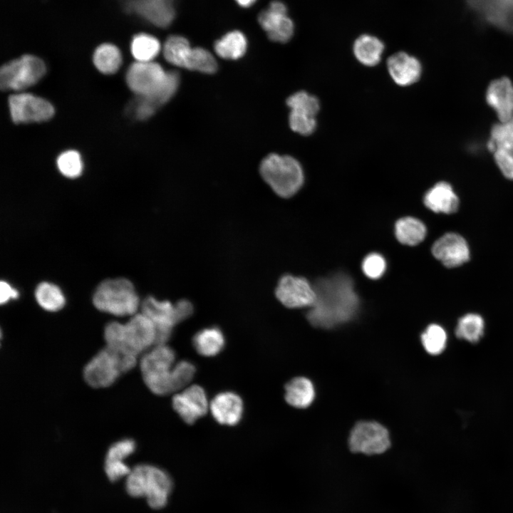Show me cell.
<instances>
[{
    "mask_svg": "<svg viewBox=\"0 0 513 513\" xmlns=\"http://www.w3.org/2000/svg\"><path fill=\"white\" fill-rule=\"evenodd\" d=\"M93 303L99 311L117 316H133L140 306L133 284L125 278L102 281L93 294Z\"/></svg>",
    "mask_w": 513,
    "mask_h": 513,
    "instance_id": "ba28073f",
    "label": "cell"
},
{
    "mask_svg": "<svg viewBox=\"0 0 513 513\" xmlns=\"http://www.w3.org/2000/svg\"><path fill=\"white\" fill-rule=\"evenodd\" d=\"M384 45L378 38L363 34L354 42L353 53L358 61L367 66H373L380 60Z\"/></svg>",
    "mask_w": 513,
    "mask_h": 513,
    "instance_id": "d4e9b609",
    "label": "cell"
},
{
    "mask_svg": "<svg viewBox=\"0 0 513 513\" xmlns=\"http://www.w3.org/2000/svg\"><path fill=\"white\" fill-rule=\"evenodd\" d=\"M314 287L316 299L307 314L313 326L330 328L348 321L356 314L359 299L348 275L338 273L320 279Z\"/></svg>",
    "mask_w": 513,
    "mask_h": 513,
    "instance_id": "6da1fadb",
    "label": "cell"
},
{
    "mask_svg": "<svg viewBox=\"0 0 513 513\" xmlns=\"http://www.w3.org/2000/svg\"><path fill=\"white\" fill-rule=\"evenodd\" d=\"M173 481L165 470L150 464H140L127 476L125 489L133 497H145L153 509L164 508L173 489Z\"/></svg>",
    "mask_w": 513,
    "mask_h": 513,
    "instance_id": "277c9868",
    "label": "cell"
},
{
    "mask_svg": "<svg viewBox=\"0 0 513 513\" xmlns=\"http://www.w3.org/2000/svg\"><path fill=\"white\" fill-rule=\"evenodd\" d=\"M426 232L425 224L420 220L411 217L400 219L395 226L397 239L406 245L418 244L425 239Z\"/></svg>",
    "mask_w": 513,
    "mask_h": 513,
    "instance_id": "83f0119b",
    "label": "cell"
},
{
    "mask_svg": "<svg viewBox=\"0 0 513 513\" xmlns=\"http://www.w3.org/2000/svg\"><path fill=\"white\" fill-rule=\"evenodd\" d=\"M237 3L242 7H249L252 6L256 0H235Z\"/></svg>",
    "mask_w": 513,
    "mask_h": 513,
    "instance_id": "ee69618b",
    "label": "cell"
},
{
    "mask_svg": "<svg viewBox=\"0 0 513 513\" xmlns=\"http://www.w3.org/2000/svg\"><path fill=\"white\" fill-rule=\"evenodd\" d=\"M137 361L138 356L106 346L86 363L83 378L93 388H107L132 370Z\"/></svg>",
    "mask_w": 513,
    "mask_h": 513,
    "instance_id": "5b68a950",
    "label": "cell"
},
{
    "mask_svg": "<svg viewBox=\"0 0 513 513\" xmlns=\"http://www.w3.org/2000/svg\"><path fill=\"white\" fill-rule=\"evenodd\" d=\"M487 145L492 152L498 149L513 152V118L492 126Z\"/></svg>",
    "mask_w": 513,
    "mask_h": 513,
    "instance_id": "d6a6232c",
    "label": "cell"
},
{
    "mask_svg": "<svg viewBox=\"0 0 513 513\" xmlns=\"http://www.w3.org/2000/svg\"><path fill=\"white\" fill-rule=\"evenodd\" d=\"M388 430L375 422H360L353 428L349 447L353 452L380 454L390 446Z\"/></svg>",
    "mask_w": 513,
    "mask_h": 513,
    "instance_id": "8fae6325",
    "label": "cell"
},
{
    "mask_svg": "<svg viewBox=\"0 0 513 513\" xmlns=\"http://www.w3.org/2000/svg\"><path fill=\"white\" fill-rule=\"evenodd\" d=\"M214 419L219 424L234 426L238 424L244 413L242 398L233 391H223L217 394L209 403Z\"/></svg>",
    "mask_w": 513,
    "mask_h": 513,
    "instance_id": "d6986e66",
    "label": "cell"
},
{
    "mask_svg": "<svg viewBox=\"0 0 513 513\" xmlns=\"http://www.w3.org/2000/svg\"><path fill=\"white\" fill-rule=\"evenodd\" d=\"M385 268L386 264L384 258L376 253L368 255L362 264L363 273L373 279L380 278L383 274Z\"/></svg>",
    "mask_w": 513,
    "mask_h": 513,
    "instance_id": "f35d334b",
    "label": "cell"
},
{
    "mask_svg": "<svg viewBox=\"0 0 513 513\" xmlns=\"http://www.w3.org/2000/svg\"><path fill=\"white\" fill-rule=\"evenodd\" d=\"M247 46L244 35L239 31H232L216 41L214 48L220 58L235 60L245 53Z\"/></svg>",
    "mask_w": 513,
    "mask_h": 513,
    "instance_id": "4316f807",
    "label": "cell"
},
{
    "mask_svg": "<svg viewBox=\"0 0 513 513\" xmlns=\"http://www.w3.org/2000/svg\"><path fill=\"white\" fill-rule=\"evenodd\" d=\"M141 309L155 326L156 345L165 344L172 335L174 326L180 323L175 304L149 296L142 303Z\"/></svg>",
    "mask_w": 513,
    "mask_h": 513,
    "instance_id": "4fadbf2b",
    "label": "cell"
},
{
    "mask_svg": "<svg viewBox=\"0 0 513 513\" xmlns=\"http://www.w3.org/2000/svg\"><path fill=\"white\" fill-rule=\"evenodd\" d=\"M130 48L136 61L150 62L158 55L161 46L158 39L153 36L139 33L133 37Z\"/></svg>",
    "mask_w": 513,
    "mask_h": 513,
    "instance_id": "4dcf8cb0",
    "label": "cell"
},
{
    "mask_svg": "<svg viewBox=\"0 0 513 513\" xmlns=\"http://www.w3.org/2000/svg\"><path fill=\"white\" fill-rule=\"evenodd\" d=\"M486 101L500 122L513 118V83L507 77L492 81L486 91Z\"/></svg>",
    "mask_w": 513,
    "mask_h": 513,
    "instance_id": "ffe728a7",
    "label": "cell"
},
{
    "mask_svg": "<svg viewBox=\"0 0 513 513\" xmlns=\"http://www.w3.org/2000/svg\"><path fill=\"white\" fill-rule=\"evenodd\" d=\"M314 395L313 384L306 378H294L285 386L286 402L297 408H305L309 406L314 400Z\"/></svg>",
    "mask_w": 513,
    "mask_h": 513,
    "instance_id": "cb8c5ba5",
    "label": "cell"
},
{
    "mask_svg": "<svg viewBox=\"0 0 513 513\" xmlns=\"http://www.w3.org/2000/svg\"><path fill=\"white\" fill-rule=\"evenodd\" d=\"M19 296L17 290L14 289L6 281H1L0 284V302L6 303L10 299H16Z\"/></svg>",
    "mask_w": 513,
    "mask_h": 513,
    "instance_id": "b9f144b4",
    "label": "cell"
},
{
    "mask_svg": "<svg viewBox=\"0 0 513 513\" xmlns=\"http://www.w3.org/2000/svg\"><path fill=\"white\" fill-rule=\"evenodd\" d=\"M279 301L288 308L311 306L316 299L314 287L304 278L286 275L276 289Z\"/></svg>",
    "mask_w": 513,
    "mask_h": 513,
    "instance_id": "2e32d148",
    "label": "cell"
},
{
    "mask_svg": "<svg viewBox=\"0 0 513 513\" xmlns=\"http://www.w3.org/2000/svg\"><path fill=\"white\" fill-rule=\"evenodd\" d=\"M8 103L11 120L16 124L45 122L55 113L49 101L28 93L12 94Z\"/></svg>",
    "mask_w": 513,
    "mask_h": 513,
    "instance_id": "30bf717a",
    "label": "cell"
},
{
    "mask_svg": "<svg viewBox=\"0 0 513 513\" xmlns=\"http://www.w3.org/2000/svg\"><path fill=\"white\" fill-rule=\"evenodd\" d=\"M131 470L124 462H105L104 470L108 480L116 482L123 477L128 476Z\"/></svg>",
    "mask_w": 513,
    "mask_h": 513,
    "instance_id": "60d3db41",
    "label": "cell"
},
{
    "mask_svg": "<svg viewBox=\"0 0 513 513\" xmlns=\"http://www.w3.org/2000/svg\"><path fill=\"white\" fill-rule=\"evenodd\" d=\"M423 202L430 210L444 214H452L459 207V198L452 187L446 182H440L425 193Z\"/></svg>",
    "mask_w": 513,
    "mask_h": 513,
    "instance_id": "7402d4cb",
    "label": "cell"
},
{
    "mask_svg": "<svg viewBox=\"0 0 513 513\" xmlns=\"http://www.w3.org/2000/svg\"><path fill=\"white\" fill-rule=\"evenodd\" d=\"M433 256L448 268L457 267L470 259L466 240L460 234L449 232L440 237L432 245Z\"/></svg>",
    "mask_w": 513,
    "mask_h": 513,
    "instance_id": "e0dca14e",
    "label": "cell"
},
{
    "mask_svg": "<svg viewBox=\"0 0 513 513\" xmlns=\"http://www.w3.org/2000/svg\"><path fill=\"white\" fill-rule=\"evenodd\" d=\"M106 346L139 356L156 345L154 323L144 314L137 313L126 323H108L104 328Z\"/></svg>",
    "mask_w": 513,
    "mask_h": 513,
    "instance_id": "3957f363",
    "label": "cell"
},
{
    "mask_svg": "<svg viewBox=\"0 0 513 513\" xmlns=\"http://www.w3.org/2000/svg\"><path fill=\"white\" fill-rule=\"evenodd\" d=\"M196 372L195 365L187 360L175 363L172 369L174 390L180 391L187 387Z\"/></svg>",
    "mask_w": 513,
    "mask_h": 513,
    "instance_id": "8d00e7d4",
    "label": "cell"
},
{
    "mask_svg": "<svg viewBox=\"0 0 513 513\" xmlns=\"http://www.w3.org/2000/svg\"><path fill=\"white\" fill-rule=\"evenodd\" d=\"M136 449L135 442L130 438L120 440L111 445L106 453L105 462H124Z\"/></svg>",
    "mask_w": 513,
    "mask_h": 513,
    "instance_id": "74e56055",
    "label": "cell"
},
{
    "mask_svg": "<svg viewBox=\"0 0 513 513\" xmlns=\"http://www.w3.org/2000/svg\"><path fill=\"white\" fill-rule=\"evenodd\" d=\"M258 21L269 38L273 41L286 43L294 34L293 21L288 16L286 6L281 1H272L268 9L261 11Z\"/></svg>",
    "mask_w": 513,
    "mask_h": 513,
    "instance_id": "9a60e30c",
    "label": "cell"
},
{
    "mask_svg": "<svg viewBox=\"0 0 513 513\" xmlns=\"http://www.w3.org/2000/svg\"><path fill=\"white\" fill-rule=\"evenodd\" d=\"M46 72L44 62L37 56L24 55L4 64L0 70L2 90L21 91L38 82Z\"/></svg>",
    "mask_w": 513,
    "mask_h": 513,
    "instance_id": "9c48e42d",
    "label": "cell"
},
{
    "mask_svg": "<svg viewBox=\"0 0 513 513\" xmlns=\"http://www.w3.org/2000/svg\"><path fill=\"white\" fill-rule=\"evenodd\" d=\"M128 11L138 14L150 23L165 28L175 18L173 0H127Z\"/></svg>",
    "mask_w": 513,
    "mask_h": 513,
    "instance_id": "ac0fdd59",
    "label": "cell"
},
{
    "mask_svg": "<svg viewBox=\"0 0 513 513\" xmlns=\"http://www.w3.org/2000/svg\"><path fill=\"white\" fill-rule=\"evenodd\" d=\"M192 49L188 40L181 36H171L163 46V55L170 63L187 68Z\"/></svg>",
    "mask_w": 513,
    "mask_h": 513,
    "instance_id": "484cf974",
    "label": "cell"
},
{
    "mask_svg": "<svg viewBox=\"0 0 513 513\" xmlns=\"http://www.w3.org/2000/svg\"><path fill=\"white\" fill-rule=\"evenodd\" d=\"M497 165L503 175L513 180V152L507 150L498 149L494 152Z\"/></svg>",
    "mask_w": 513,
    "mask_h": 513,
    "instance_id": "ab89813d",
    "label": "cell"
},
{
    "mask_svg": "<svg viewBox=\"0 0 513 513\" xmlns=\"http://www.w3.org/2000/svg\"><path fill=\"white\" fill-rule=\"evenodd\" d=\"M175 305L180 322L188 318L193 313V306L187 300H180Z\"/></svg>",
    "mask_w": 513,
    "mask_h": 513,
    "instance_id": "7bdbcfd3",
    "label": "cell"
},
{
    "mask_svg": "<svg viewBox=\"0 0 513 513\" xmlns=\"http://www.w3.org/2000/svg\"><path fill=\"white\" fill-rule=\"evenodd\" d=\"M421 340L428 353L437 355L441 353L445 348L447 334L442 326L437 324H431L423 333Z\"/></svg>",
    "mask_w": 513,
    "mask_h": 513,
    "instance_id": "836d02e7",
    "label": "cell"
},
{
    "mask_svg": "<svg viewBox=\"0 0 513 513\" xmlns=\"http://www.w3.org/2000/svg\"><path fill=\"white\" fill-rule=\"evenodd\" d=\"M172 404L180 418L189 425L203 417L209 408L207 395L198 385L187 386L176 393Z\"/></svg>",
    "mask_w": 513,
    "mask_h": 513,
    "instance_id": "5bb4252c",
    "label": "cell"
},
{
    "mask_svg": "<svg viewBox=\"0 0 513 513\" xmlns=\"http://www.w3.org/2000/svg\"><path fill=\"white\" fill-rule=\"evenodd\" d=\"M35 298L41 308L51 312L59 311L66 303L64 295L60 288L46 281L39 284L36 287Z\"/></svg>",
    "mask_w": 513,
    "mask_h": 513,
    "instance_id": "f546056e",
    "label": "cell"
},
{
    "mask_svg": "<svg viewBox=\"0 0 513 513\" xmlns=\"http://www.w3.org/2000/svg\"><path fill=\"white\" fill-rule=\"evenodd\" d=\"M175 352L166 344L155 345L146 351L140 362L142 379L154 394L165 395L175 392L172 369Z\"/></svg>",
    "mask_w": 513,
    "mask_h": 513,
    "instance_id": "8992f818",
    "label": "cell"
},
{
    "mask_svg": "<svg viewBox=\"0 0 513 513\" xmlns=\"http://www.w3.org/2000/svg\"><path fill=\"white\" fill-rule=\"evenodd\" d=\"M192 344L200 355L212 357L222 352L224 348L225 338L223 332L218 327H207L195 334Z\"/></svg>",
    "mask_w": 513,
    "mask_h": 513,
    "instance_id": "603a6c76",
    "label": "cell"
},
{
    "mask_svg": "<svg viewBox=\"0 0 513 513\" xmlns=\"http://www.w3.org/2000/svg\"><path fill=\"white\" fill-rule=\"evenodd\" d=\"M259 170L264 181L281 197L295 195L304 182L301 165L289 155H269L262 160Z\"/></svg>",
    "mask_w": 513,
    "mask_h": 513,
    "instance_id": "52a82bcc",
    "label": "cell"
},
{
    "mask_svg": "<svg viewBox=\"0 0 513 513\" xmlns=\"http://www.w3.org/2000/svg\"><path fill=\"white\" fill-rule=\"evenodd\" d=\"M286 104L291 109L289 120L291 130L303 135L311 134L316 127L318 100L305 91H299L288 98Z\"/></svg>",
    "mask_w": 513,
    "mask_h": 513,
    "instance_id": "7c38bea8",
    "label": "cell"
},
{
    "mask_svg": "<svg viewBox=\"0 0 513 513\" xmlns=\"http://www.w3.org/2000/svg\"><path fill=\"white\" fill-rule=\"evenodd\" d=\"M484 328V320L479 314H467L459 319L455 334L459 338L477 343L483 336Z\"/></svg>",
    "mask_w": 513,
    "mask_h": 513,
    "instance_id": "1f68e13d",
    "label": "cell"
},
{
    "mask_svg": "<svg viewBox=\"0 0 513 513\" xmlns=\"http://www.w3.org/2000/svg\"><path fill=\"white\" fill-rule=\"evenodd\" d=\"M387 66L393 80L402 86L415 83L422 72L420 61L405 52H398L390 56L387 61Z\"/></svg>",
    "mask_w": 513,
    "mask_h": 513,
    "instance_id": "44dd1931",
    "label": "cell"
},
{
    "mask_svg": "<svg viewBox=\"0 0 513 513\" xmlns=\"http://www.w3.org/2000/svg\"><path fill=\"white\" fill-rule=\"evenodd\" d=\"M60 172L68 178H76L83 171V162L81 155L74 150H69L61 153L56 160Z\"/></svg>",
    "mask_w": 513,
    "mask_h": 513,
    "instance_id": "e575fe53",
    "label": "cell"
},
{
    "mask_svg": "<svg viewBox=\"0 0 513 513\" xmlns=\"http://www.w3.org/2000/svg\"><path fill=\"white\" fill-rule=\"evenodd\" d=\"M217 68V61L209 51L200 47L193 48L187 69L205 73H213Z\"/></svg>",
    "mask_w": 513,
    "mask_h": 513,
    "instance_id": "d590c367",
    "label": "cell"
},
{
    "mask_svg": "<svg viewBox=\"0 0 513 513\" xmlns=\"http://www.w3.org/2000/svg\"><path fill=\"white\" fill-rule=\"evenodd\" d=\"M179 81L177 72H167L153 61H136L130 65L126 73V83L129 88L155 110L173 96Z\"/></svg>",
    "mask_w": 513,
    "mask_h": 513,
    "instance_id": "7a4b0ae2",
    "label": "cell"
},
{
    "mask_svg": "<svg viewBox=\"0 0 513 513\" xmlns=\"http://www.w3.org/2000/svg\"><path fill=\"white\" fill-rule=\"evenodd\" d=\"M95 68L102 73L113 74L120 68L122 56L120 50L110 43L100 45L95 50L93 56Z\"/></svg>",
    "mask_w": 513,
    "mask_h": 513,
    "instance_id": "f1b7e54d",
    "label": "cell"
}]
</instances>
